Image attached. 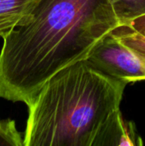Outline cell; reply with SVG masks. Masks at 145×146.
<instances>
[{
	"mask_svg": "<svg viewBox=\"0 0 145 146\" xmlns=\"http://www.w3.org/2000/svg\"><path fill=\"white\" fill-rule=\"evenodd\" d=\"M120 26L110 0H39L2 37L0 98L28 107L51 77L85 60Z\"/></svg>",
	"mask_w": 145,
	"mask_h": 146,
	"instance_id": "1",
	"label": "cell"
},
{
	"mask_svg": "<svg viewBox=\"0 0 145 146\" xmlns=\"http://www.w3.org/2000/svg\"><path fill=\"white\" fill-rule=\"evenodd\" d=\"M126 85L85 60L65 68L28 106L24 146L141 145L121 112Z\"/></svg>",
	"mask_w": 145,
	"mask_h": 146,
	"instance_id": "2",
	"label": "cell"
},
{
	"mask_svg": "<svg viewBox=\"0 0 145 146\" xmlns=\"http://www.w3.org/2000/svg\"><path fill=\"white\" fill-rule=\"evenodd\" d=\"M85 61L97 70L126 82L145 80V57L109 33L92 49Z\"/></svg>",
	"mask_w": 145,
	"mask_h": 146,
	"instance_id": "3",
	"label": "cell"
},
{
	"mask_svg": "<svg viewBox=\"0 0 145 146\" xmlns=\"http://www.w3.org/2000/svg\"><path fill=\"white\" fill-rule=\"evenodd\" d=\"M39 0H0V20H13L18 26L30 16Z\"/></svg>",
	"mask_w": 145,
	"mask_h": 146,
	"instance_id": "4",
	"label": "cell"
},
{
	"mask_svg": "<svg viewBox=\"0 0 145 146\" xmlns=\"http://www.w3.org/2000/svg\"><path fill=\"white\" fill-rule=\"evenodd\" d=\"M121 26L145 15V0H110Z\"/></svg>",
	"mask_w": 145,
	"mask_h": 146,
	"instance_id": "5",
	"label": "cell"
},
{
	"mask_svg": "<svg viewBox=\"0 0 145 146\" xmlns=\"http://www.w3.org/2000/svg\"><path fill=\"white\" fill-rule=\"evenodd\" d=\"M112 33L124 45L145 57V29H136L129 26H120Z\"/></svg>",
	"mask_w": 145,
	"mask_h": 146,
	"instance_id": "6",
	"label": "cell"
},
{
	"mask_svg": "<svg viewBox=\"0 0 145 146\" xmlns=\"http://www.w3.org/2000/svg\"><path fill=\"white\" fill-rule=\"evenodd\" d=\"M0 145L24 146V138L18 132L13 120H0Z\"/></svg>",
	"mask_w": 145,
	"mask_h": 146,
	"instance_id": "7",
	"label": "cell"
},
{
	"mask_svg": "<svg viewBox=\"0 0 145 146\" xmlns=\"http://www.w3.org/2000/svg\"><path fill=\"white\" fill-rule=\"evenodd\" d=\"M127 26L136 28V29H145V15L136 19L135 21H133L132 23H130Z\"/></svg>",
	"mask_w": 145,
	"mask_h": 146,
	"instance_id": "8",
	"label": "cell"
},
{
	"mask_svg": "<svg viewBox=\"0 0 145 146\" xmlns=\"http://www.w3.org/2000/svg\"><path fill=\"white\" fill-rule=\"evenodd\" d=\"M18 23L12 20H0V28H4L6 30H10L11 28L16 27Z\"/></svg>",
	"mask_w": 145,
	"mask_h": 146,
	"instance_id": "9",
	"label": "cell"
}]
</instances>
